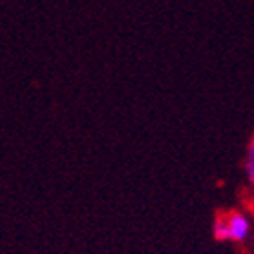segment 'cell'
<instances>
[{
  "label": "cell",
  "mask_w": 254,
  "mask_h": 254,
  "mask_svg": "<svg viewBox=\"0 0 254 254\" xmlns=\"http://www.w3.org/2000/svg\"><path fill=\"white\" fill-rule=\"evenodd\" d=\"M251 233H253L251 218L240 211L225 212L222 216H218L212 223V234L220 242L244 244L249 240Z\"/></svg>",
  "instance_id": "cell-1"
},
{
  "label": "cell",
  "mask_w": 254,
  "mask_h": 254,
  "mask_svg": "<svg viewBox=\"0 0 254 254\" xmlns=\"http://www.w3.org/2000/svg\"><path fill=\"white\" fill-rule=\"evenodd\" d=\"M245 173L249 178L251 186L254 187V138L251 140L249 147H247V158H245Z\"/></svg>",
  "instance_id": "cell-2"
}]
</instances>
